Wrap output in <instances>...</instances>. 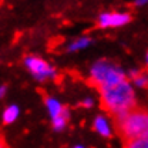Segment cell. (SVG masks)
Returning a JSON list of instances; mask_svg holds the SVG:
<instances>
[{
	"instance_id": "obj_1",
	"label": "cell",
	"mask_w": 148,
	"mask_h": 148,
	"mask_svg": "<svg viewBox=\"0 0 148 148\" xmlns=\"http://www.w3.org/2000/svg\"><path fill=\"white\" fill-rule=\"evenodd\" d=\"M101 107L112 117L124 114L135 107V94L127 78L97 88Z\"/></svg>"
},
{
	"instance_id": "obj_2",
	"label": "cell",
	"mask_w": 148,
	"mask_h": 148,
	"mask_svg": "<svg viewBox=\"0 0 148 148\" xmlns=\"http://www.w3.org/2000/svg\"><path fill=\"white\" fill-rule=\"evenodd\" d=\"M114 125L124 143L143 138L148 134V111L134 107L132 110L114 117Z\"/></svg>"
},
{
	"instance_id": "obj_3",
	"label": "cell",
	"mask_w": 148,
	"mask_h": 148,
	"mask_svg": "<svg viewBox=\"0 0 148 148\" xmlns=\"http://www.w3.org/2000/svg\"><path fill=\"white\" fill-rule=\"evenodd\" d=\"M124 78H125V74L123 73V70L117 67L114 63H110L107 60L97 61L90 71V83L92 86H95V88L124 80Z\"/></svg>"
},
{
	"instance_id": "obj_4",
	"label": "cell",
	"mask_w": 148,
	"mask_h": 148,
	"mask_svg": "<svg viewBox=\"0 0 148 148\" xmlns=\"http://www.w3.org/2000/svg\"><path fill=\"white\" fill-rule=\"evenodd\" d=\"M24 67L37 81H47L56 77V70L43 58L37 56H26L23 58Z\"/></svg>"
},
{
	"instance_id": "obj_5",
	"label": "cell",
	"mask_w": 148,
	"mask_h": 148,
	"mask_svg": "<svg viewBox=\"0 0 148 148\" xmlns=\"http://www.w3.org/2000/svg\"><path fill=\"white\" fill-rule=\"evenodd\" d=\"M44 104L49 110V114L51 117V123H53V128L60 131L63 130L67 123H69V118H70V114H69V110L61 106L56 98L50 97V95H46L44 97Z\"/></svg>"
},
{
	"instance_id": "obj_6",
	"label": "cell",
	"mask_w": 148,
	"mask_h": 148,
	"mask_svg": "<svg viewBox=\"0 0 148 148\" xmlns=\"http://www.w3.org/2000/svg\"><path fill=\"white\" fill-rule=\"evenodd\" d=\"M132 20V16L127 12H106L97 18V26L100 29H114L123 27Z\"/></svg>"
},
{
	"instance_id": "obj_7",
	"label": "cell",
	"mask_w": 148,
	"mask_h": 148,
	"mask_svg": "<svg viewBox=\"0 0 148 148\" xmlns=\"http://www.w3.org/2000/svg\"><path fill=\"white\" fill-rule=\"evenodd\" d=\"M18 115H20V108H18V106H16V104H10V106H7V107L3 110V112H1V121H3V124H6V125L13 124V123L18 118Z\"/></svg>"
},
{
	"instance_id": "obj_8",
	"label": "cell",
	"mask_w": 148,
	"mask_h": 148,
	"mask_svg": "<svg viewBox=\"0 0 148 148\" xmlns=\"http://www.w3.org/2000/svg\"><path fill=\"white\" fill-rule=\"evenodd\" d=\"M92 128H94V131H97L98 134H101L103 137H107V138H110L111 137L110 125H108L107 120H106L104 117H101V115H98V117H95V118H94Z\"/></svg>"
},
{
	"instance_id": "obj_9",
	"label": "cell",
	"mask_w": 148,
	"mask_h": 148,
	"mask_svg": "<svg viewBox=\"0 0 148 148\" xmlns=\"http://www.w3.org/2000/svg\"><path fill=\"white\" fill-rule=\"evenodd\" d=\"M131 78L135 86H140L144 88L148 87V70H134L131 71Z\"/></svg>"
},
{
	"instance_id": "obj_10",
	"label": "cell",
	"mask_w": 148,
	"mask_h": 148,
	"mask_svg": "<svg viewBox=\"0 0 148 148\" xmlns=\"http://www.w3.org/2000/svg\"><path fill=\"white\" fill-rule=\"evenodd\" d=\"M90 43H91V38L90 37H80V38L74 40V41H71L69 44L67 50L69 51H77L80 49H86L87 46H90Z\"/></svg>"
},
{
	"instance_id": "obj_11",
	"label": "cell",
	"mask_w": 148,
	"mask_h": 148,
	"mask_svg": "<svg viewBox=\"0 0 148 148\" xmlns=\"http://www.w3.org/2000/svg\"><path fill=\"white\" fill-rule=\"evenodd\" d=\"M145 4H148V0H134V6L135 7H143Z\"/></svg>"
},
{
	"instance_id": "obj_12",
	"label": "cell",
	"mask_w": 148,
	"mask_h": 148,
	"mask_svg": "<svg viewBox=\"0 0 148 148\" xmlns=\"http://www.w3.org/2000/svg\"><path fill=\"white\" fill-rule=\"evenodd\" d=\"M6 92H7V87L4 84H0V100L6 95Z\"/></svg>"
},
{
	"instance_id": "obj_13",
	"label": "cell",
	"mask_w": 148,
	"mask_h": 148,
	"mask_svg": "<svg viewBox=\"0 0 148 148\" xmlns=\"http://www.w3.org/2000/svg\"><path fill=\"white\" fill-rule=\"evenodd\" d=\"M81 106H83V107H87V108H90V107L92 106V101H91V100H84V101L81 103Z\"/></svg>"
},
{
	"instance_id": "obj_14",
	"label": "cell",
	"mask_w": 148,
	"mask_h": 148,
	"mask_svg": "<svg viewBox=\"0 0 148 148\" xmlns=\"http://www.w3.org/2000/svg\"><path fill=\"white\" fill-rule=\"evenodd\" d=\"M0 148H7V145L4 144V141H1V140H0Z\"/></svg>"
},
{
	"instance_id": "obj_15",
	"label": "cell",
	"mask_w": 148,
	"mask_h": 148,
	"mask_svg": "<svg viewBox=\"0 0 148 148\" xmlns=\"http://www.w3.org/2000/svg\"><path fill=\"white\" fill-rule=\"evenodd\" d=\"M145 63H147V67H148V53H147V57H145Z\"/></svg>"
},
{
	"instance_id": "obj_16",
	"label": "cell",
	"mask_w": 148,
	"mask_h": 148,
	"mask_svg": "<svg viewBox=\"0 0 148 148\" xmlns=\"http://www.w3.org/2000/svg\"><path fill=\"white\" fill-rule=\"evenodd\" d=\"M74 148H83V147H80V145H77V147H74Z\"/></svg>"
}]
</instances>
